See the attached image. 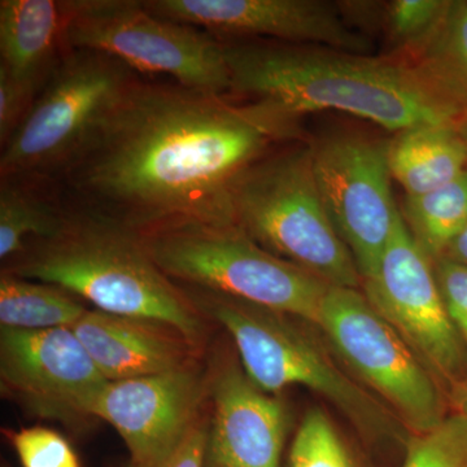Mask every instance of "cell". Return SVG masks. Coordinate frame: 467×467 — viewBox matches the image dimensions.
<instances>
[{"mask_svg": "<svg viewBox=\"0 0 467 467\" xmlns=\"http://www.w3.org/2000/svg\"><path fill=\"white\" fill-rule=\"evenodd\" d=\"M299 126L261 104L140 79L58 182L67 201L149 235L234 226L230 187Z\"/></svg>", "mask_w": 467, "mask_h": 467, "instance_id": "cell-1", "label": "cell"}, {"mask_svg": "<svg viewBox=\"0 0 467 467\" xmlns=\"http://www.w3.org/2000/svg\"><path fill=\"white\" fill-rule=\"evenodd\" d=\"M223 47L233 94L294 125L304 115L337 110L396 134L454 124L460 116L398 58L269 39L223 41Z\"/></svg>", "mask_w": 467, "mask_h": 467, "instance_id": "cell-2", "label": "cell"}, {"mask_svg": "<svg viewBox=\"0 0 467 467\" xmlns=\"http://www.w3.org/2000/svg\"><path fill=\"white\" fill-rule=\"evenodd\" d=\"M3 272L57 285L101 312L167 325L192 346L202 337L196 309L147 250L142 234L67 201L51 238L32 239Z\"/></svg>", "mask_w": 467, "mask_h": 467, "instance_id": "cell-3", "label": "cell"}, {"mask_svg": "<svg viewBox=\"0 0 467 467\" xmlns=\"http://www.w3.org/2000/svg\"><path fill=\"white\" fill-rule=\"evenodd\" d=\"M192 287V306L233 337L248 378L267 393L303 386L317 392L370 441L407 442L408 429L391 409L340 368L317 340L290 316L220 292Z\"/></svg>", "mask_w": 467, "mask_h": 467, "instance_id": "cell-4", "label": "cell"}, {"mask_svg": "<svg viewBox=\"0 0 467 467\" xmlns=\"http://www.w3.org/2000/svg\"><path fill=\"white\" fill-rule=\"evenodd\" d=\"M234 226L331 287L362 285L319 195L310 143L270 150L230 187Z\"/></svg>", "mask_w": 467, "mask_h": 467, "instance_id": "cell-5", "label": "cell"}, {"mask_svg": "<svg viewBox=\"0 0 467 467\" xmlns=\"http://www.w3.org/2000/svg\"><path fill=\"white\" fill-rule=\"evenodd\" d=\"M143 238L171 279L318 325L331 285L264 250L239 227H174Z\"/></svg>", "mask_w": 467, "mask_h": 467, "instance_id": "cell-6", "label": "cell"}, {"mask_svg": "<svg viewBox=\"0 0 467 467\" xmlns=\"http://www.w3.org/2000/svg\"><path fill=\"white\" fill-rule=\"evenodd\" d=\"M119 58L67 50L0 155V175L60 180L95 131L140 82Z\"/></svg>", "mask_w": 467, "mask_h": 467, "instance_id": "cell-7", "label": "cell"}, {"mask_svg": "<svg viewBox=\"0 0 467 467\" xmlns=\"http://www.w3.org/2000/svg\"><path fill=\"white\" fill-rule=\"evenodd\" d=\"M64 7L67 50L101 52L192 90L232 92L223 42L205 30L162 20L140 0H64Z\"/></svg>", "mask_w": 467, "mask_h": 467, "instance_id": "cell-8", "label": "cell"}, {"mask_svg": "<svg viewBox=\"0 0 467 467\" xmlns=\"http://www.w3.org/2000/svg\"><path fill=\"white\" fill-rule=\"evenodd\" d=\"M317 326L409 432L429 431L450 414L438 378L358 288H328Z\"/></svg>", "mask_w": 467, "mask_h": 467, "instance_id": "cell-9", "label": "cell"}, {"mask_svg": "<svg viewBox=\"0 0 467 467\" xmlns=\"http://www.w3.org/2000/svg\"><path fill=\"white\" fill-rule=\"evenodd\" d=\"M310 146L326 212L364 281L378 269L401 218L392 195L389 142L344 133Z\"/></svg>", "mask_w": 467, "mask_h": 467, "instance_id": "cell-10", "label": "cell"}, {"mask_svg": "<svg viewBox=\"0 0 467 467\" xmlns=\"http://www.w3.org/2000/svg\"><path fill=\"white\" fill-rule=\"evenodd\" d=\"M368 303L398 330L450 389L467 374V350L445 309L434 261L399 220L373 275L362 281Z\"/></svg>", "mask_w": 467, "mask_h": 467, "instance_id": "cell-11", "label": "cell"}, {"mask_svg": "<svg viewBox=\"0 0 467 467\" xmlns=\"http://www.w3.org/2000/svg\"><path fill=\"white\" fill-rule=\"evenodd\" d=\"M2 389L26 411L78 426L94 417L109 380L69 327L0 328Z\"/></svg>", "mask_w": 467, "mask_h": 467, "instance_id": "cell-12", "label": "cell"}, {"mask_svg": "<svg viewBox=\"0 0 467 467\" xmlns=\"http://www.w3.org/2000/svg\"><path fill=\"white\" fill-rule=\"evenodd\" d=\"M162 20L205 30L218 41L269 39L370 55L373 42L325 0H146Z\"/></svg>", "mask_w": 467, "mask_h": 467, "instance_id": "cell-13", "label": "cell"}, {"mask_svg": "<svg viewBox=\"0 0 467 467\" xmlns=\"http://www.w3.org/2000/svg\"><path fill=\"white\" fill-rule=\"evenodd\" d=\"M205 384L192 364L109 382L95 402L94 417L109 423L137 467H159L178 450L198 422Z\"/></svg>", "mask_w": 467, "mask_h": 467, "instance_id": "cell-14", "label": "cell"}, {"mask_svg": "<svg viewBox=\"0 0 467 467\" xmlns=\"http://www.w3.org/2000/svg\"><path fill=\"white\" fill-rule=\"evenodd\" d=\"M213 418L205 467H281L288 411L243 368L225 365L209 383Z\"/></svg>", "mask_w": 467, "mask_h": 467, "instance_id": "cell-15", "label": "cell"}, {"mask_svg": "<svg viewBox=\"0 0 467 467\" xmlns=\"http://www.w3.org/2000/svg\"><path fill=\"white\" fill-rule=\"evenodd\" d=\"M72 330L109 382L192 364V346L167 325L88 309Z\"/></svg>", "mask_w": 467, "mask_h": 467, "instance_id": "cell-16", "label": "cell"}, {"mask_svg": "<svg viewBox=\"0 0 467 467\" xmlns=\"http://www.w3.org/2000/svg\"><path fill=\"white\" fill-rule=\"evenodd\" d=\"M66 23L64 2H0V69L34 97H38L67 51Z\"/></svg>", "mask_w": 467, "mask_h": 467, "instance_id": "cell-17", "label": "cell"}, {"mask_svg": "<svg viewBox=\"0 0 467 467\" xmlns=\"http://www.w3.org/2000/svg\"><path fill=\"white\" fill-rule=\"evenodd\" d=\"M67 199L57 180L0 175V259L11 260L32 239L51 238L66 220Z\"/></svg>", "mask_w": 467, "mask_h": 467, "instance_id": "cell-18", "label": "cell"}, {"mask_svg": "<svg viewBox=\"0 0 467 467\" xmlns=\"http://www.w3.org/2000/svg\"><path fill=\"white\" fill-rule=\"evenodd\" d=\"M389 165L405 195H423L466 171L467 147L453 124L420 125L389 140Z\"/></svg>", "mask_w": 467, "mask_h": 467, "instance_id": "cell-19", "label": "cell"}, {"mask_svg": "<svg viewBox=\"0 0 467 467\" xmlns=\"http://www.w3.org/2000/svg\"><path fill=\"white\" fill-rule=\"evenodd\" d=\"M408 64L445 106L467 112V0H451L438 29Z\"/></svg>", "mask_w": 467, "mask_h": 467, "instance_id": "cell-20", "label": "cell"}, {"mask_svg": "<svg viewBox=\"0 0 467 467\" xmlns=\"http://www.w3.org/2000/svg\"><path fill=\"white\" fill-rule=\"evenodd\" d=\"M57 285L29 281L2 272L0 276V324L2 328L42 331L69 327L88 309Z\"/></svg>", "mask_w": 467, "mask_h": 467, "instance_id": "cell-21", "label": "cell"}, {"mask_svg": "<svg viewBox=\"0 0 467 467\" xmlns=\"http://www.w3.org/2000/svg\"><path fill=\"white\" fill-rule=\"evenodd\" d=\"M401 216L420 248L441 257L467 223V169L434 192L405 195Z\"/></svg>", "mask_w": 467, "mask_h": 467, "instance_id": "cell-22", "label": "cell"}, {"mask_svg": "<svg viewBox=\"0 0 467 467\" xmlns=\"http://www.w3.org/2000/svg\"><path fill=\"white\" fill-rule=\"evenodd\" d=\"M451 0H392L383 3L380 29L389 54L386 57L410 61L425 47L438 29Z\"/></svg>", "mask_w": 467, "mask_h": 467, "instance_id": "cell-23", "label": "cell"}, {"mask_svg": "<svg viewBox=\"0 0 467 467\" xmlns=\"http://www.w3.org/2000/svg\"><path fill=\"white\" fill-rule=\"evenodd\" d=\"M287 467H361L322 409H310L288 451Z\"/></svg>", "mask_w": 467, "mask_h": 467, "instance_id": "cell-24", "label": "cell"}, {"mask_svg": "<svg viewBox=\"0 0 467 467\" xmlns=\"http://www.w3.org/2000/svg\"><path fill=\"white\" fill-rule=\"evenodd\" d=\"M401 467H467V414L451 411L434 429L409 435Z\"/></svg>", "mask_w": 467, "mask_h": 467, "instance_id": "cell-25", "label": "cell"}, {"mask_svg": "<svg viewBox=\"0 0 467 467\" xmlns=\"http://www.w3.org/2000/svg\"><path fill=\"white\" fill-rule=\"evenodd\" d=\"M11 442L23 467H81L72 445L47 427L18 430L12 432Z\"/></svg>", "mask_w": 467, "mask_h": 467, "instance_id": "cell-26", "label": "cell"}, {"mask_svg": "<svg viewBox=\"0 0 467 467\" xmlns=\"http://www.w3.org/2000/svg\"><path fill=\"white\" fill-rule=\"evenodd\" d=\"M432 261L445 309L467 350V266L447 257Z\"/></svg>", "mask_w": 467, "mask_h": 467, "instance_id": "cell-27", "label": "cell"}, {"mask_svg": "<svg viewBox=\"0 0 467 467\" xmlns=\"http://www.w3.org/2000/svg\"><path fill=\"white\" fill-rule=\"evenodd\" d=\"M32 92L0 69V146L5 149L24 119L29 115L34 101Z\"/></svg>", "mask_w": 467, "mask_h": 467, "instance_id": "cell-28", "label": "cell"}, {"mask_svg": "<svg viewBox=\"0 0 467 467\" xmlns=\"http://www.w3.org/2000/svg\"><path fill=\"white\" fill-rule=\"evenodd\" d=\"M209 429L199 420L182 444L159 467H205Z\"/></svg>", "mask_w": 467, "mask_h": 467, "instance_id": "cell-29", "label": "cell"}, {"mask_svg": "<svg viewBox=\"0 0 467 467\" xmlns=\"http://www.w3.org/2000/svg\"><path fill=\"white\" fill-rule=\"evenodd\" d=\"M441 257H447V259L467 266V223L461 230L459 235L453 239V242L451 243L450 247L447 248Z\"/></svg>", "mask_w": 467, "mask_h": 467, "instance_id": "cell-30", "label": "cell"}, {"mask_svg": "<svg viewBox=\"0 0 467 467\" xmlns=\"http://www.w3.org/2000/svg\"><path fill=\"white\" fill-rule=\"evenodd\" d=\"M451 408L457 413L467 414V374L448 392Z\"/></svg>", "mask_w": 467, "mask_h": 467, "instance_id": "cell-31", "label": "cell"}, {"mask_svg": "<svg viewBox=\"0 0 467 467\" xmlns=\"http://www.w3.org/2000/svg\"><path fill=\"white\" fill-rule=\"evenodd\" d=\"M453 126L467 147V112L461 113V115L454 119Z\"/></svg>", "mask_w": 467, "mask_h": 467, "instance_id": "cell-32", "label": "cell"}, {"mask_svg": "<svg viewBox=\"0 0 467 467\" xmlns=\"http://www.w3.org/2000/svg\"><path fill=\"white\" fill-rule=\"evenodd\" d=\"M128 467H137V466H134L133 463H130V465H129Z\"/></svg>", "mask_w": 467, "mask_h": 467, "instance_id": "cell-33", "label": "cell"}]
</instances>
